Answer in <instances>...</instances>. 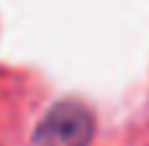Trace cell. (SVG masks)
I'll return each mask as SVG.
<instances>
[{
	"label": "cell",
	"instance_id": "cell-1",
	"mask_svg": "<svg viewBox=\"0 0 149 146\" xmlns=\"http://www.w3.org/2000/svg\"><path fill=\"white\" fill-rule=\"evenodd\" d=\"M94 112L79 99L52 104L31 133V146H89L94 136Z\"/></svg>",
	"mask_w": 149,
	"mask_h": 146
}]
</instances>
